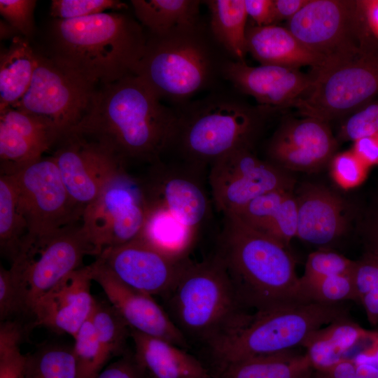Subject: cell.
I'll use <instances>...</instances> for the list:
<instances>
[{"instance_id": "8992f818", "label": "cell", "mask_w": 378, "mask_h": 378, "mask_svg": "<svg viewBox=\"0 0 378 378\" xmlns=\"http://www.w3.org/2000/svg\"><path fill=\"white\" fill-rule=\"evenodd\" d=\"M173 146L187 164L202 169L225 154L250 147L270 112L227 92H216L179 106Z\"/></svg>"}, {"instance_id": "e575fe53", "label": "cell", "mask_w": 378, "mask_h": 378, "mask_svg": "<svg viewBox=\"0 0 378 378\" xmlns=\"http://www.w3.org/2000/svg\"><path fill=\"white\" fill-rule=\"evenodd\" d=\"M353 277L357 302L363 306L370 323L378 326V254L367 251L355 261Z\"/></svg>"}, {"instance_id": "f1b7e54d", "label": "cell", "mask_w": 378, "mask_h": 378, "mask_svg": "<svg viewBox=\"0 0 378 378\" xmlns=\"http://www.w3.org/2000/svg\"><path fill=\"white\" fill-rule=\"evenodd\" d=\"M209 27L216 41L236 61L244 62L247 51L244 0H207Z\"/></svg>"}, {"instance_id": "bcb514c9", "label": "cell", "mask_w": 378, "mask_h": 378, "mask_svg": "<svg viewBox=\"0 0 378 378\" xmlns=\"http://www.w3.org/2000/svg\"><path fill=\"white\" fill-rule=\"evenodd\" d=\"M95 378H146L134 355L125 354L106 365Z\"/></svg>"}, {"instance_id": "f6af8a7d", "label": "cell", "mask_w": 378, "mask_h": 378, "mask_svg": "<svg viewBox=\"0 0 378 378\" xmlns=\"http://www.w3.org/2000/svg\"><path fill=\"white\" fill-rule=\"evenodd\" d=\"M25 314L27 309L20 291L12 276L10 269L0 267V320H13L12 318Z\"/></svg>"}, {"instance_id": "4316f807", "label": "cell", "mask_w": 378, "mask_h": 378, "mask_svg": "<svg viewBox=\"0 0 378 378\" xmlns=\"http://www.w3.org/2000/svg\"><path fill=\"white\" fill-rule=\"evenodd\" d=\"M36 51L29 40L18 36L0 54V109L16 105L30 85Z\"/></svg>"}, {"instance_id": "603a6c76", "label": "cell", "mask_w": 378, "mask_h": 378, "mask_svg": "<svg viewBox=\"0 0 378 378\" xmlns=\"http://www.w3.org/2000/svg\"><path fill=\"white\" fill-rule=\"evenodd\" d=\"M298 209L297 237L310 244L326 247L346 230V206L328 188L309 184L295 196Z\"/></svg>"}, {"instance_id": "ba28073f", "label": "cell", "mask_w": 378, "mask_h": 378, "mask_svg": "<svg viewBox=\"0 0 378 378\" xmlns=\"http://www.w3.org/2000/svg\"><path fill=\"white\" fill-rule=\"evenodd\" d=\"M97 256L82 220L41 237L27 236L9 268L27 312L62 279L83 267L86 255Z\"/></svg>"}, {"instance_id": "484cf974", "label": "cell", "mask_w": 378, "mask_h": 378, "mask_svg": "<svg viewBox=\"0 0 378 378\" xmlns=\"http://www.w3.org/2000/svg\"><path fill=\"white\" fill-rule=\"evenodd\" d=\"M371 333L348 316L312 332L301 346L313 370H324L351 358L352 352L365 346Z\"/></svg>"}, {"instance_id": "7a4b0ae2", "label": "cell", "mask_w": 378, "mask_h": 378, "mask_svg": "<svg viewBox=\"0 0 378 378\" xmlns=\"http://www.w3.org/2000/svg\"><path fill=\"white\" fill-rule=\"evenodd\" d=\"M144 27L122 12L71 20L52 19L41 51L96 87L136 74L146 43Z\"/></svg>"}, {"instance_id": "f907efd6", "label": "cell", "mask_w": 378, "mask_h": 378, "mask_svg": "<svg viewBox=\"0 0 378 378\" xmlns=\"http://www.w3.org/2000/svg\"><path fill=\"white\" fill-rule=\"evenodd\" d=\"M360 4L369 29L378 41V0L360 1Z\"/></svg>"}, {"instance_id": "277c9868", "label": "cell", "mask_w": 378, "mask_h": 378, "mask_svg": "<svg viewBox=\"0 0 378 378\" xmlns=\"http://www.w3.org/2000/svg\"><path fill=\"white\" fill-rule=\"evenodd\" d=\"M136 75L161 99L178 106L215 86L233 59L202 20L160 34L146 32Z\"/></svg>"}, {"instance_id": "cb8c5ba5", "label": "cell", "mask_w": 378, "mask_h": 378, "mask_svg": "<svg viewBox=\"0 0 378 378\" xmlns=\"http://www.w3.org/2000/svg\"><path fill=\"white\" fill-rule=\"evenodd\" d=\"M130 338L146 378H213L200 360L168 340L132 330Z\"/></svg>"}, {"instance_id": "9a60e30c", "label": "cell", "mask_w": 378, "mask_h": 378, "mask_svg": "<svg viewBox=\"0 0 378 378\" xmlns=\"http://www.w3.org/2000/svg\"><path fill=\"white\" fill-rule=\"evenodd\" d=\"M52 158L73 201L83 211L104 186L125 168L113 153L83 136L67 133L56 144Z\"/></svg>"}, {"instance_id": "4fadbf2b", "label": "cell", "mask_w": 378, "mask_h": 378, "mask_svg": "<svg viewBox=\"0 0 378 378\" xmlns=\"http://www.w3.org/2000/svg\"><path fill=\"white\" fill-rule=\"evenodd\" d=\"M28 237L51 234L82 220L52 156L43 157L14 174Z\"/></svg>"}, {"instance_id": "ab89813d", "label": "cell", "mask_w": 378, "mask_h": 378, "mask_svg": "<svg viewBox=\"0 0 378 378\" xmlns=\"http://www.w3.org/2000/svg\"><path fill=\"white\" fill-rule=\"evenodd\" d=\"M127 8V4L116 0H52L50 15L53 19L71 20Z\"/></svg>"}, {"instance_id": "30bf717a", "label": "cell", "mask_w": 378, "mask_h": 378, "mask_svg": "<svg viewBox=\"0 0 378 378\" xmlns=\"http://www.w3.org/2000/svg\"><path fill=\"white\" fill-rule=\"evenodd\" d=\"M286 28L323 58V64L318 69L351 57L375 43L360 1L309 0L288 20Z\"/></svg>"}, {"instance_id": "f546056e", "label": "cell", "mask_w": 378, "mask_h": 378, "mask_svg": "<svg viewBox=\"0 0 378 378\" xmlns=\"http://www.w3.org/2000/svg\"><path fill=\"white\" fill-rule=\"evenodd\" d=\"M199 0H132L139 22L148 33L160 34L200 20Z\"/></svg>"}, {"instance_id": "5bb4252c", "label": "cell", "mask_w": 378, "mask_h": 378, "mask_svg": "<svg viewBox=\"0 0 378 378\" xmlns=\"http://www.w3.org/2000/svg\"><path fill=\"white\" fill-rule=\"evenodd\" d=\"M216 206L225 216L239 214L250 202L277 190H293L286 170L257 158L251 148L228 153L211 164L209 176Z\"/></svg>"}, {"instance_id": "7bdbcfd3", "label": "cell", "mask_w": 378, "mask_h": 378, "mask_svg": "<svg viewBox=\"0 0 378 378\" xmlns=\"http://www.w3.org/2000/svg\"><path fill=\"white\" fill-rule=\"evenodd\" d=\"M368 167L352 150L338 153L332 158V177L344 189L360 184L365 178Z\"/></svg>"}, {"instance_id": "7dc6e473", "label": "cell", "mask_w": 378, "mask_h": 378, "mask_svg": "<svg viewBox=\"0 0 378 378\" xmlns=\"http://www.w3.org/2000/svg\"><path fill=\"white\" fill-rule=\"evenodd\" d=\"M248 16L257 26L274 24L273 0H244Z\"/></svg>"}, {"instance_id": "1f68e13d", "label": "cell", "mask_w": 378, "mask_h": 378, "mask_svg": "<svg viewBox=\"0 0 378 378\" xmlns=\"http://www.w3.org/2000/svg\"><path fill=\"white\" fill-rule=\"evenodd\" d=\"M26 357L25 378H77L72 347L48 344Z\"/></svg>"}, {"instance_id": "7c38bea8", "label": "cell", "mask_w": 378, "mask_h": 378, "mask_svg": "<svg viewBox=\"0 0 378 378\" xmlns=\"http://www.w3.org/2000/svg\"><path fill=\"white\" fill-rule=\"evenodd\" d=\"M147 216L142 180L122 169L104 186L84 210L82 223L97 251L139 237Z\"/></svg>"}, {"instance_id": "b9f144b4", "label": "cell", "mask_w": 378, "mask_h": 378, "mask_svg": "<svg viewBox=\"0 0 378 378\" xmlns=\"http://www.w3.org/2000/svg\"><path fill=\"white\" fill-rule=\"evenodd\" d=\"M35 0H0V13L22 36L29 40L35 33Z\"/></svg>"}, {"instance_id": "9c48e42d", "label": "cell", "mask_w": 378, "mask_h": 378, "mask_svg": "<svg viewBox=\"0 0 378 378\" xmlns=\"http://www.w3.org/2000/svg\"><path fill=\"white\" fill-rule=\"evenodd\" d=\"M310 74L311 87L293 106L302 117L328 122L356 111L378 94V43Z\"/></svg>"}, {"instance_id": "f35d334b", "label": "cell", "mask_w": 378, "mask_h": 378, "mask_svg": "<svg viewBox=\"0 0 378 378\" xmlns=\"http://www.w3.org/2000/svg\"><path fill=\"white\" fill-rule=\"evenodd\" d=\"M298 209L295 196L290 192L273 215L259 231L279 241L289 248L292 239L297 237Z\"/></svg>"}, {"instance_id": "2e32d148", "label": "cell", "mask_w": 378, "mask_h": 378, "mask_svg": "<svg viewBox=\"0 0 378 378\" xmlns=\"http://www.w3.org/2000/svg\"><path fill=\"white\" fill-rule=\"evenodd\" d=\"M98 259L125 285L152 296H166L188 260L174 259L141 238L104 249Z\"/></svg>"}, {"instance_id": "8fae6325", "label": "cell", "mask_w": 378, "mask_h": 378, "mask_svg": "<svg viewBox=\"0 0 378 378\" xmlns=\"http://www.w3.org/2000/svg\"><path fill=\"white\" fill-rule=\"evenodd\" d=\"M36 51V64L29 89L13 108L43 119L60 139L83 118L97 88Z\"/></svg>"}, {"instance_id": "ffe728a7", "label": "cell", "mask_w": 378, "mask_h": 378, "mask_svg": "<svg viewBox=\"0 0 378 378\" xmlns=\"http://www.w3.org/2000/svg\"><path fill=\"white\" fill-rule=\"evenodd\" d=\"M223 78L270 111L293 107L312 83V75L300 69L274 65L251 66L245 61L234 59L225 66Z\"/></svg>"}, {"instance_id": "6da1fadb", "label": "cell", "mask_w": 378, "mask_h": 378, "mask_svg": "<svg viewBox=\"0 0 378 378\" xmlns=\"http://www.w3.org/2000/svg\"><path fill=\"white\" fill-rule=\"evenodd\" d=\"M176 110L136 74L95 90L88 110L69 132L103 146L122 160L155 163L173 146Z\"/></svg>"}, {"instance_id": "44dd1931", "label": "cell", "mask_w": 378, "mask_h": 378, "mask_svg": "<svg viewBox=\"0 0 378 378\" xmlns=\"http://www.w3.org/2000/svg\"><path fill=\"white\" fill-rule=\"evenodd\" d=\"M92 265L83 266L62 279L34 305V324L73 338L92 314Z\"/></svg>"}, {"instance_id": "52a82bcc", "label": "cell", "mask_w": 378, "mask_h": 378, "mask_svg": "<svg viewBox=\"0 0 378 378\" xmlns=\"http://www.w3.org/2000/svg\"><path fill=\"white\" fill-rule=\"evenodd\" d=\"M343 303L302 302L256 312L210 349L218 366L301 346L314 331L349 316Z\"/></svg>"}, {"instance_id": "f5cc1de1", "label": "cell", "mask_w": 378, "mask_h": 378, "mask_svg": "<svg viewBox=\"0 0 378 378\" xmlns=\"http://www.w3.org/2000/svg\"><path fill=\"white\" fill-rule=\"evenodd\" d=\"M0 33H1V39H6L11 38L13 39L14 37L21 36L10 24H9L5 20H1L0 22Z\"/></svg>"}, {"instance_id": "ac0fdd59", "label": "cell", "mask_w": 378, "mask_h": 378, "mask_svg": "<svg viewBox=\"0 0 378 378\" xmlns=\"http://www.w3.org/2000/svg\"><path fill=\"white\" fill-rule=\"evenodd\" d=\"M186 164L185 169L158 161L142 180L148 206L162 209L188 229L197 233L209 213V201L195 176L200 170Z\"/></svg>"}, {"instance_id": "4dcf8cb0", "label": "cell", "mask_w": 378, "mask_h": 378, "mask_svg": "<svg viewBox=\"0 0 378 378\" xmlns=\"http://www.w3.org/2000/svg\"><path fill=\"white\" fill-rule=\"evenodd\" d=\"M28 234V227L20 206L17 186L12 175L0 177V249L12 262Z\"/></svg>"}, {"instance_id": "681fc988", "label": "cell", "mask_w": 378, "mask_h": 378, "mask_svg": "<svg viewBox=\"0 0 378 378\" xmlns=\"http://www.w3.org/2000/svg\"><path fill=\"white\" fill-rule=\"evenodd\" d=\"M309 0H273L274 24L291 19Z\"/></svg>"}, {"instance_id": "d4e9b609", "label": "cell", "mask_w": 378, "mask_h": 378, "mask_svg": "<svg viewBox=\"0 0 378 378\" xmlns=\"http://www.w3.org/2000/svg\"><path fill=\"white\" fill-rule=\"evenodd\" d=\"M247 51L261 65L313 70L323 64L321 57L307 48L286 27L278 24L247 25Z\"/></svg>"}, {"instance_id": "3957f363", "label": "cell", "mask_w": 378, "mask_h": 378, "mask_svg": "<svg viewBox=\"0 0 378 378\" xmlns=\"http://www.w3.org/2000/svg\"><path fill=\"white\" fill-rule=\"evenodd\" d=\"M225 218L216 255L243 307L256 312L306 302L289 248L237 215Z\"/></svg>"}, {"instance_id": "d6986e66", "label": "cell", "mask_w": 378, "mask_h": 378, "mask_svg": "<svg viewBox=\"0 0 378 378\" xmlns=\"http://www.w3.org/2000/svg\"><path fill=\"white\" fill-rule=\"evenodd\" d=\"M337 148L328 122L310 117L284 122L267 148L270 162L284 169L315 171L326 164Z\"/></svg>"}, {"instance_id": "60d3db41", "label": "cell", "mask_w": 378, "mask_h": 378, "mask_svg": "<svg viewBox=\"0 0 378 378\" xmlns=\"http://www.w3.org/2000/svg\"><path fill=\"white\" fill-rule=\"evenodd\" d=\"M291 191L292 190H277L260 195L250 202L236 215L248 225L260 230Z\"/></svg>"}, {"instance_id": "d6a6232c", "label": "cell", "mask_w": 378, "mask_h": 378, "mask_svg": "<svg viewBox=\"0 0 378 378\" xmlns=\"http://www.w3.org/2000/svg\"><path fill=\"white\" fill-rule=\"evenodd\" d=\"M90 321L109 359L126 354V344L131 330L110 304L96 300Z\"/></svg>"}, {"instance_id": "836d02e7", "label": "cell", "mask_w": 378, "mask_h": 378, "mask_svg": "<svg viewBox=\"0 0 378 378\" xmlns=\"http://www.w3.org/2000/svg\"><path fill=\"white\" fill-rule=\"evenodd\" d=\"M73 354L77 378H95L110 360L97 338L90 321H87L74 337Z\"/></svg>"}, {"instance_id": "e0dca14e", "label": "cell", "mask_w": 378, "mask_h": 378, "mask_svg": "<svg viewBox=\"0 0 378 378\" xmlns=\"http://www.w3.org/2000/svg\"><path fill=\"white\" fill-rule=\"evenodd\" d=\"M91 265L92 280L130 330L164 339L183 349L188 346L187 340L153 296L123 284L97 258Z\"/></svg>"}, {"instance_id": "83f0119b", "label": "cell", "mask_w": 378, "mask_h": 378, "mask_svg": "<svg viewBox=\"0 0 378 378\" xmlns=\"http://www.w3.org/2000/svg\"><path fill=\"white\" fill-rule=\"evenodd\" d=\"M219 370L218 378H309L314 370L306 354L295 349L242 359Z\"/></svg>"}, {"instance_id": "8d00e7d4", "label": "cell", "mask_w": 378, "mask_h": 378, "mask_svg": "<svg viewBox=\"0 0 378 378\" xmlns=\"http://www.w3.org/2000/svg\"><path fill=\"white\" fill-rule=\"evenodd\" d=\"M21 325L14 321L0 325V378H25L26 355L20 350Z\"/></svg>"}, {"instance_id": "816d5d0a", "label": "cell", "mask_w": 378, "mask_h": 378, "mask_svg": "<svg viewBox=\"0 0 378 378\" xmlns=\"http://www.w3.org/2000/svg\"><path fill=\"white\" fill-rule=\"evenodd\" d=\"M366 242L367 251L378 254V208L367 230Z\"/></svg>"}, {"instance_id": "c3c4849f", "label": "cell", "mask_w": 378, "mask_h": 378, "mask_svg": "<svg viewBox=\"0 0 378 378\" xmlns=\"http://www.w3.org/2000/svg\"><path fill=\"white\" fill-rule=\"evenodd\" d=\"M354 142L351 150L367 167L378 164V134L363 137Z\"/></svg>"}, {"instance_id": "7402d4cb", "label": "cell", "mask_w": 378, "mask_h": 378, "mask_svg": "<svg viewBox=\"0 0 378 378\" xmlns=\"http://www.w3.org/2000/svg\"><path fill=\"white\" fill-rule=\"evenodd\" d=\"M59 139L43 119L13 107L0 109L1 175L14 174L38 160Z\"/></svg>"}, {"instance_id": "ee69618b", "label": "cell", "mask_w": 378, "mask_h": 378, "mask_svg": "<svg viewBox=\"0 0 378 378\" xmlns=\"http://www.w3.org/2000/svg\"><path fill=\"white\" fill-rule=\"evenodd\" d=\"M378 134V102L366 104L351 115L341 127L344 140L355 141L363 137Z\"/></svg>"}, {"instance_id": "5b68a950", "label": "cell", "mask_w": 378, "mask_h": 378, "mask_svg": "<svg viewBox=\"0 0 378 378\" xmlns=\"http://www.w3.org/2000/svg\"><path fill=\"white\" fill-rule=\"evenodd\" d=\"M169 316L188 340L209 348L251 318L239 302L226 270L216 255L188 262L178 281L163 298Z\"/></svg>"}, {"instance_id": "d590c367", "label": "cell", "mask_w": 378, "mask_h": 378, "mask_svg": "<svg viewBox=\"0 0 378 378\" xmlns=\"http://www.w3.org/2000/svg\"><path fill=\"white\" fill-rule=\"evenodd\" d=\"M300 285L306 302L331 304L357 302L353 274L325 276Z\"/></svg>"}, {"instance_id": "db71d44e", "label": "cell", "mask_w": 378, "mask_h": 378, "mask_svg": "<svg viewBox=\"0 0 378 378\" xmlns=\"http://www.w3.org/2000/svg\"><path fill=\"white\" fill-rule=\"evenodd\" d=\"M311 377H312V374H311V376H310L309 378H311Z\"/></svg>"}, {"instance_id": "74e56055", "label": "cell", "mask_w": 378, "mask_h": 378, "mask_svg": "<svg viewBox=\"0 0 378 378\" xmlns=\"http://www.w3.org/2000/svg\"><path fill=\"white\" fill-rule=\"evenodd\" d=\"M355 261L327 248H320L311 253L307 259L300 284L325 276L336 274H351Z\"/></svg>"}]
</instances>
